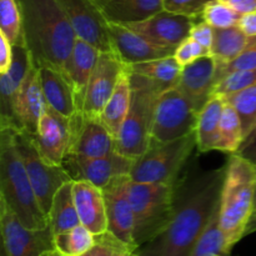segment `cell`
<instances>
[{
	"label": "cell",
	"mask_w": 256,
	"mask_h": 256,
	"mask_svg": "<svg viewBox=\"0 0 256 256\" xmlns=\"http://www.w3.org/2000/svg\"><path fill=\"white\" fill-rule=\"evenodd\" d=\"M226 165L209 172L192 169L175 182V208L162 234L135 250L134 256H190L222 196Z\"/></svg>",
	"instance_id": "cell-1"
},
{
	"label": "cell",
	"mask_w": 256,
	"mask_h": 256,
	"mask_svg": "<svg viewBox=\"0 0 256 256\" xmlns=\"http://www.w3.org/2000/svg\"><path fill=\"white\" fill-rule=\"evenodd\" d=\"M25 46L35 68L50 66L65 74L76 32L58 0H18Z\"/></svg>",
	"instance_id": "cell-2"
},
{
	"label": "cell",
	"mask_w": 256,
	"mask_h": 256,
	"mask_svg": "<svg viewBox=\"0 0 256 256\" xmlns=\"http://www.w3.org/2000/svg\"><path fill=\"white\" fill-rule=\"evenodd\" d=\"M0 200L24 226L34 230L49 226L16 149L14 128H0Z\"/></svg>",
	"instance_id": "cell-3"
},
{
	"label": "cell",
	"mask_w": 256,
	"mask_h": 256,
	"mask_svg": "<svg viewBox=\"0 0 256 256\" xmlns=\"http://www.w3.org/2000/svg\"><path fill=\"white\" fill-rule=\"evenodd\" d=\"M256 165L239 154H230L220 196V226L232 252L249 230L255 212Z\"/></svg>",
	"instance_id": "cell-4"
},
{
	"label": "cell",
	"mask_w": 256,
	"mask_h": 256,
	"mask_svg": "<svg viewBox=\"0 0 256 256\" xmlns=\"http://www.w3.org/2000/svg\"><path fill=\"white\" fill-rule=\"evenodd\" d=\"M130 72L132 102L119 135L116 152L130 159H139L152 142V129L158 99L164 90L148 78Z\"/></svg>",
	"instance_id": "cell-5"
},
{
	"label": "cell",
	"mask_w": 256,
	"mask_h": 256,
	"mask_svg": "<svg viewBox=\"0 0 256 256\" xmlns=\"http://www.w3.org/2000/svg\"><path fill=\"white\" fill-rule=\"evenodd\" d=\"M128 194L134 212L136 246L146 244L169 225L175 208V184L129 180Z\"/></svg>",
	"instance_id": "cell-6"
},
{
	"label": "cell",
	"mask_w": 256,
	"mask_h": 256,
	"mask_svg": "<svg viewBox=\"0 0 256 256\" xmlns=\"http://www.w3.org/2000/svg\"><path fill=\"white\" fill-rule=\"evenodd\" d=\"M195 148V132L172 142H152L146 152L135 160L130 179L138 182L175 184L182 170L189 164Z\"/></svg>",
	"instance_id": "cell-7"
},
{
	"label": "cell",
	"mask_w": 256,
	"mask_h": 256,
	"mask_svg": "<svg viewBox=\"0 0 256 256\" xmlns=\"http://www.w3.org/2000/svg\"><path fill=\"white\" fill-rule=\"evenodd\" d=\"M15 144L40 206L48 216L55 192L65 182L72 180L70 179L62 165L50 164L40 155L30 134L15 129Z\"/></svg>",
	"instance_id": "cell-8"
},
{
	"label": "cell",
	"mask_w": 256,
	"mask_h": 256,
	"mask_svg": "<svg viewBox=\"0 0 256 256\" xmlns=\"http://www.w3.org/2000/svg\"><path fill=\"white\" fill-rule=\"evenodd\" d=\"M199 112L176 86L164 90L158 99L152 142H168L195 132Z\"/></svg>",
	"instance_id": "cell-9"
},
{
	"label": "cell",
	"mask_w": 256,
	"mask_h": 256,
	"mask_svg": "<svg viewBox=\"0 0 256 256\" xmlns=\"http://www.w3.org/2000/svg\"><path fill=\"white\" fill-rule=\"evenodd\" d=\"M0 234L2 256H42L54 249L52 228L34 230L24 226L14 212L0 200Z\"/></svg>",
	"instance_id": "cell-10"
},
{
	"label": "cell",
	"mask_w": 256,
	"mask_h": 256,
	"mask_svg": "<svg viewBox=\"0 0 256 256\" xmlns=\"http://www.w3.org/2000/svg\"><path fill=\"white\" fill-rule=\"evenodd\" d=\"M134 164V159L112 152L100 158H82L66 154L62 165L72 182H90L102 189L115 178L125 175L130 176Z\"/></svg>",
	"instance_id": "cell-11"
},
{
	"label": "cell",
	"mask_w": 256,
	"mask_h": 256,
	"mask_svg": "<svg viewBox=\"0 0 256 256\" xmlns=\"http://www.w3.org/2000/svg\"><path fill=\"white\" fill-rule=\"evenodd\" d=\"M70 119V142L68 154L82 158H100L116 152L115 138L99 116L78 110Z\"/></svg>",
	"instance_id": "cell-12"
},
{
	"label": "cell",
	"mask_w": 256,
	"mask_h": 256,
	"mask_svg": "<svg viewBox=\"0 0 256 256\" xmlns=\"http://www.w3.org/2000/svg\"><path fill=\"white\" fill-rule=\"evenodd\" d=\"M74 28L76 36L90 42L100 52H112L109 22L102 14L95 0H58Z\"/></svg>",
	"instance_id": "cell-13"
},
{
	"label": "cell",
	"mask_w": 256,
	"mask_h": 256,
	"mask_svg": "<svg viewBox=\"0 0 256 256\" xmlns=\"http://www.w3.org/2000/svg\"><path fill=\"white\" fill-rule=\"evenodd\" d=\"M126 65L112 52H102L94 72L90 76L82 112L92 116L102 115L108 100L116 88L120 75Z\"/></svg>",
	"instance_id": "cell-14"
},
{
	"label": "cell",
	"mask_w": 256,
	"mask_h": 256,
	"mask_svg": "<svg viewBox=\"0 0 256 256\" xmlns=\"http://www.w3.org/2000/svg\"><path fill=\"white\" fill-rule=\"evenodd\" d=\"M130 176H118L102 188L108 216V230L118 239L136 248L134 240L135 219L128 194Z\"/></svg>",
	"instance_id": "cell-15"
},
{
	"label": "cell",
	"mask_w": 256,
	"mask_h": 256,
	"mask_svg": "<svg viewBox=\"0 0 256 256\" xmlns=\"http://www.w3.org/2000/svg\"><path fill=\"white\" fill-rule=\"evenodd\" d=\"M196 19L162 10L144 22L125 25L159 46L176 50L188 39Z\"/></svg>",
	"instance_id": "cell-16"
},
{
	"label": "cell",
	"mask_w": 256,
	"mask_h": 256,
	"mask_svg": "<svg viewBox=\"0 0 256 256\" xmlns=\"http://www.w3.org/2000/svg\"><path fill=\"white\" fill-rule=\"evenodd\" d=\"M32 138L40 155L48 162L62 165L69 149L70 119L46 105L36 134Z\"/></svg>",
	"instance_id": "cell-17"
},
{
	"label": "cell",
	"mask_w": 256,
	"mask_h": 256,
	"mask_svg": "<svg viewBox=\"0 0 256 256\" xmlns=\"http://www.w3.org/2000/svg\"><path fill=\"white\" fill-rule=\"evenodd\" d=\"M108 32L112 52L126 66L170 56L175 52L174 50L154 44L125 25L109 24Z\"/></svg>",
	"instance_id": "cell-18"
},
{
	"label": "cell",
	"mask_w": 256,
	"mask_h": 256,
	"mask_svg": "<svg viewBox=\"0 0 256 256\" xmlns=\"http://www.w3.org/2000/svg\"><path fill=\"white\" fill-rule=\"evenodd\" d=\"M12 62L6 72L0 74V128H14V102L34 66L26 46H12Z\"/></svg>",
	"instance_id": "cell-19"
},
{
	"label": "cell",
	"mask_w": 256,
	"mask_h": 256,
	"mask_svg": "<svg viewBox=\"0 0 256 256\" xmlns=\"http://www.w3.org/2000/svg\"><path fill=\"white\" fill-rule=\"evenodd\" d=\"M216 62L212 54L202 56L182 69L176 88L188 98L198 112H202L215 88Z\"/></svg>",
	"instance_id": "cell-20"
},
{
	"label": "cell",
	"mask_w": 256,
	"mask_h": 256,
	"mask_svg": "<svg viewBox=\"0 0 256 256\" xmlns=\"http://www.w3.org/2000/svg\"><path fill=\"white\" fill-rule=\"evenodd\" d=\"M46 108L39 70L32 66L22 82L14 102V129L36 134L40 118Z\"/></svg>",
	"instance_id": "cell-21"
},
{
	"label": "cell",
	"mask_w": 256,
	"mask_h": 256,
	"mask_svg": "<svg viewBox=\"0 0 256 256\" xmlns=\"http://www.w3.org/2000/svg\"><path fill=\"white\" fill-rule=\"evenodd\" d=\"M100 50L85 40L76 38L72 55L65 68V75L72 84L75 94L78 110L82 112L84 106L85 94L90 76L94 72L100 56Z\"/></svg>",
	"instance_id": "cell-22"
},
{
	"label": "cell",
	"mask_w": 256,
	"mask_h": 256,
	"mask_svg": "<svg viewBox=\"0 0 256 256\" xmlns=\"http://www.w3.org/2000/svg\"><path fill=\"white\" fill-rule=\"evenodd\" d=\"M72 192L82 225L94 235L108 232L106 206L102 190L90 182H74Z\"/></svg>",
	"instance_id": "cell-23"
},
{
	"label": "cell",
	"mask_w": 256,
	"mask_h": 256,
	"mask_svg": "<svg viewBox=\"0 0 256 256\" xmlns=\"http://www.w3.org/2000/svg\"><path fill=\"white\" fill-rule=\"evenodd\" d=\"M109 24L130 25L144 22L164 10V0H95Z\"/></svg>",
	"instance_id": "cell-24"
},
{
	"label": "cell",
	"mask_w": 256,
	"mask_h": 256,
	"mask_svg": "<svg viewBox=\"0 0 256 256\" xmlns=\"http://www.w3.org/2000/svg\"><path fill=\"white\" fill-rule=\"evenodd\" d=\"M42 94L48 106L70 118L78 112L75 94L64 72L50 66L38 68Z\"/></svg>",
	"instance_id": "cell-25"
},
{
	"label": "cell",
	"mask_w": 256,
	"mask_h": 256,
	"mask_svg": "<svg viewBox=\"0 0 256 256\" xmlns=\"http://www.w3.org/2000/svg\"><path fill=\"white\" fill-rule=\"evenodd\" d=\"M225 108L224 98L212 95L198 116L195 135L196 149L199 152L218 150L220 135V122Z\"/></svg>",
	"instance_id": "cell-26"
},
{
	"label": "cell",
	"mask_w": 256,
	"mask_h": 256,
	"mask_svg": "<svg viewBox=\"0 0 256 256\" xmlns=\"http://www.w3.org/2000/svg\"><path fill=\"white\" fill-rule=\"evenodd\" d=\"M130 102H132V82H130L129 69L126 66V69L120 75L116 88L100 115L102 122L115 139L119 135L122 124L126 119Z\"/></svg>",
	"instance_id": "cell-27"
},
{
	"label": "cell",
	"mask_w": 256,
	"mask_h": 256,
	"mask_svg": "<svg viewBox=\"0 0 256 256\" xmlns=\"http://www.w3.org/2000/svg\"><path fill=\"white\" fill-rule=\"evenodd\" d=\"M74 182H68L59 188L52 199L49 215V226L52 228L54 235L68 232L80 225L79 215L75 206L74 192H72Z\"/></svg>",
	"instance_id": "cell-28"
},
{
	"label": "cell",
	"mask_w": 256,
	"mask_h": 256,
	"mask_svg": "<svg viewBox=\"0 0 256 256\" xmlns=\"http://www.w3.org/2000/svg\"><path fill=\"white\" fill-rule=\"evenodd\" d=\"M128 69L134 74L148 78L156 85H159L162 90H166L176 86L182 66L175 59L174 55H170L166 58L130 65L128 66Z\"/></svg>",
	"instance_id": "cell-29"
},
{
	"label": "cell",
	"mask_w": 256,
	"mask_h": 256,
	"mask_svg": "<svg viewBox=\"0 0 256 256\" xmlns=\"http://www.w3.org/2000/svg\"><path fill=\"white\" fill-rule=\"evenodd\" d=\"M252 42L238 25L225 29H215L214 42L210 54L216 64H226L236 59Z\"/></svg>",
	"instance_id": "cell-30"
},
{
	"label": "cell",
	"mask_w": 256,
	"mask_h": 256,
	"mask_svg": "<svg viewBox=\"0 0 256 256\" xmlns=\"http://www.w3.org/2000/svg\"><path fill=\"white\" fill-rule=\"evenodd\" d=\"M226 238L220 226V202L212 212L190 256H229Z\"/></svg>",
	"instance_id": "cell-31"
},
{
	"label": "cell",
	"mask_w": 256,
	"mask_h": 256,
	"mask_svg": "<svg viewBox=\"0 0 256 256\" xmlns=\"http://www.w3.org/2000/svg\"><path fill=\"white\" fill-rule=\"evenodd\" d=\"M245 142L242 125L239 114L232 104L225 102L222 122H220V135L218 150L228 154H236Z\"/></svg>",
	"instance_id": "cell-32"
},
{
	"label": "cell",
	"mask_w": 256,
	"mask_h": 256,
	"mask_svg": "<svg viewBox=\"0 0 256 256\" xmlns=\"http://www.w3.org/2000/svg\"><path fill=\"white\" fill-rule=\"evenodd\" d=\"M95 242V235L84 225L54 235V249L64 256H82Z\"/></svg>",
	"instance_id": "cell-33"
},
{
	"label": "cell",
	"mask_w": 256,
	"mask_h": 256,
	"mask_svg": "<svg viewBox=\"0 0 256 256\" xmlns=\"http://www.w3.org/2000/svg\"><path fill=\"white\" fill-rule=\"evenodd\" d=\"M0 32L12 46H25L22 15L18 0H0Z\"/></svg>",
	"instance_id": "cell-34"
},
{
	"label": "cell",
	"mask_w": 256,
	"mask_h": 256,
	"mask_svg": "<svg viewBox=\"0 0 256 256\" xmlns=\"http://www.w3.org/2000/svg\"><path fill=\"white\" fill-rule=\"evenodd\" d=\"M224 100L232 104L239 114L242 132L246 139L256 126V84L229 95L224 98Z\"/></svg>",
	"instance_id": "cell-35"
},
{
	"label": "cell",
	"mask_w": 256,
	"mask_h": 256,
	"mask_svg": "<svg viewBox=\"0 0 256 256\" xmlns=\"http://www.w3.org/2000/svg\"><path fill=\"white\" fill-rule=\"evenodd\" d=\"M242 15L225 0H209L202 10V19L215 29L235 26Z\"/></svg>",
	"instance_id": "cell-36"
},
{
	"label": "cell",
	"mask_w": 256,
	"mask_h": 256,
	"mask_svg": "<svg viewBox=\"0 0 256 256\" xmlns=\"http://www.w3.org/2000/svg\"><path fill=\"white\" fill-rule=\"evenodd\" d=\"M136 248L118 239L108 230L95 235V242L92 249L82 256H134Z\"/></svg>",
	"instance_id": "cell-37"
},
{
	"label": "cell",
	"mask_w": 256,
	"mask_h": 256,
	"mask_svg": "<svg viewBox=\"0 0 256 256\" xmlns=\"http://www.w3.org/2000/svg\"><path fill=\"white\" fill-rule=\"evenodd\" d=\"M256 84V69L236 70L222 78L214 88L212 95L226 98Z\"/></svg>",
	"instance_id": "cell-38"
},
{
	"label": "cell",
	"mask_w": 256,
	"mask_h": 256,
	"mask_svg": "<svg viewBox=\"0 0 256 256\" xmlns=\"http://www.w3.org/2000/svg\"><path fill=\"white\" fill-rule=\"evenodd\" d=\"M245 69H256V38H252V44L236 59L226 64H216L215 86L222 78H225L230 72Z\"/></svg>",
	"instance_id": "cell-39"
},
{
	"label": "cell",
	"mask_w": 256,
	"mask_h": 256,
	"mask_svg": "<svg viewBox=\"0 0 256 256\" xmlns=\"http://www.w3.org/2000/svg\"><path fill=\"white\" fill-rule=\"evenodd\" d=\"M206 55H210V50H208L206 48H204L190 36L185 39L174 52L175 59L179 62L182 66H185V65L190 64V62H195L202 56H206Z\"/></svg>",
	"instance_id": "cell-40"
},
{
	"label": "cell",
	"mask_w": 256,
	"mask_h": 256,
	"mask_svg": "<svg viewBox=\"0 0 256 256\" xmlns=\"http://www.w3.org/2000/svg\"><path fill=\"white\" fill-rule=\"evenodd\" d=\"M209 0H164V10L189 18H202V10Z\"/></svg>",
	"instance_id": "cell-41"
},
{
	"label": "cell",
	"mask_w": 256,
	"mask_h": 256,
	"mask_svg": "<svg viewBox=\"0 0 256 256\" xmlns=\"http://www.w3.org/2000/svg\"><path fill=\"white\" fill-rule=\"evenodd\" d=\"M189 36L194 39L195 42H199V44H202L204 48H206L208 50H212L215 36V28H212V25L208 24L204 20L195 22L194 26L190 30Z\"/></svg>",
	"instance_id": "cell-42"
},
{
	"label": "cell",
	"mask_w": 256,
	"mask_h": 256,
	"mask_svg": "<svg viewBox=\"0 0 256 256\" xmlns=\"http://www.w3.org/2000/svg\"><path fill=\"white\" fill-rule=\"evenodd\" d=\"M12 54H14L12 45L0 32V74L8 72L12 62Z\"/></svg>",
	"instance_id": "cell-43"
},
{
	"label": "cell",
	"mask_w": 256,
	"mask_h": 256,
	"mask_svg": "<svg viewBox=\"0 0 256 256\" xmlns=\"http://www.w3.org/2000/svg\"><path fill=\"white\" fill-rule=\"evenodd\" d=\"M236 154L242 155L245 159L250 160L252 162H254L256 165V126L255 129L250 132L249 136L245 139L244 144L242 145V148L239 149V152Z\"/></svg>",
	"instance_id": "cell-44"
},
{
	"label": "cell",
	"mask_w": 256,
	"mask_h": 256,
	"mask_svg": "<svg viewBox=\"0 0 256 256\" xmlns=\"http://www.w3.org/2000/svg\"><path fill=\"white\" fill-rule=\"evenodd\" d=\"M238 26L249 38H256V12L242 15Z\"/></svg>",
	"instance_id": "cell-45"
},
{
	"label": "cell",
	"mask_w": 256,
	"mask_h": 256,
	"mask_svg": "<svg viewBox=\"0 0 256 256\" xmlns=\"http://www.w3.org/2000/svg\"><path fill=\"white\" fill-rule=\"evenodd\" d=\"M240 15L256 12V0H225Z\"/></svg>",
	"instance_id": "cell-46"
},
{
	"label": "cell",
	"mask_w": 256,
	"mask_h": 256,
	"mask_svg": "<svg viewBox=\"0 0 256 256\" xmlns=\"http://www.w3.org/2000/svg\"><path fill=\"white\" fill-rule=\"evenodd\" d=\"M42 256H64L62 254H60L58 250L55 249H52V250H48V252H45L44 254H42Z\"/></svg>",
	"instance_id": "cell-47"
},
{
	"label": "cell",
	"mask_w": 256,
	"mask_h": 256,
	"mask_svg": "<svg viewBox=\"0 0 256 256\" xmlns=\"http://www.w3.org/2000/svg\"><path fill=\"white\" fill-rule=\"evenodd\" d=\"M255 210H256V188H255Z\"/></svg>",
	"instance_id": "cell-48"
}]
</instances>
